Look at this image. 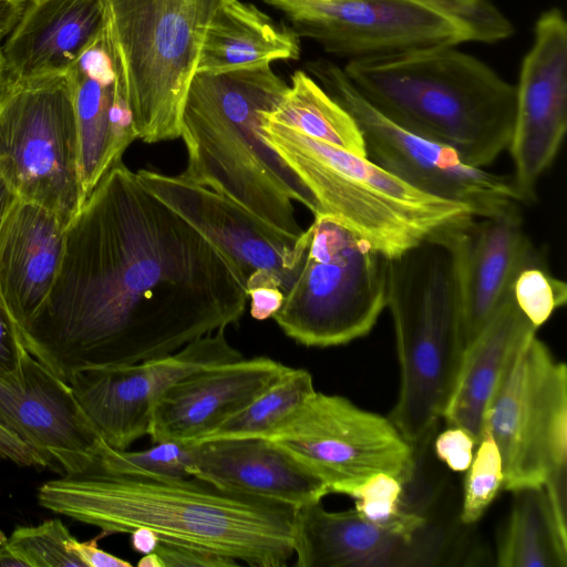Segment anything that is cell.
<instances>
[{"instance_id": "cell-21", "label": "cell", "mask_w": 567, "mask_h": 567, "mask_svg": "<svg viewBox=\"0 0 567 567\" xmlns=\"http://www.w3.org/2000/svg\"><path fill=\"white\" fill-rule=\"evenodd\" d=\"M66 74L76 120L80 182L87 198L137 138L106 22Z\"/></svg>"}, {"instance_id": "cell-42", "label": "cell", "mask_w": 567, "mask_h": 567, "mask_svg": "<svg viewBox=\"0 0 567 567\" xmlns=\"http://www.w3.org/2000/svg\"><path fill=\"white\" fill-rule=\"evenodd\" d=\"M16 199L17 195L0 175V226Z\"/></svg>"}, {"instance_id": "cell-17", "label": "cell", "mask_w": 567, "mask_h": 567, "mask_svg": "<svg viewBox=\"0 0 567 567\" xmlns=\"http://www.w3.org/2000/svg\"><path fill=\"white\" fill-rule=\"evenodd\" d=\"M0 417L47 466L78 475L101 470L110 446L69 383L29 352L14 378L0 383Z\"/></svg>"}, {"instance_id": "cell-43", "label": "cell", "mask_w": 567, "mask_h": 567, "mask_svg": "<svg viewBox=\"0 0 567 567\" xmlns=\"http://www.w3.org/2000/svg\"><path fill=\"white\" fill-rule=\"evenodd\" d=\"M0 567H27V564L4 543L1 533Z\"/></svg>"}, {"instance_id": "cell-22", "label": "cell", "mask_w": 567, "mask_h": 567, "mask_svg": "<svg viewBox=\"0 0 567 567\" xmlns=\"http://www.w3.org/2000/svg\"><path fill=\"white\" fill-rule=\"evenodd\" d=\"M105 22V0L27 1L1 44L7 83L68 73Z\"/></svg>"}, {"instance_id": "cell-10", "label": "cell", "mask_w": 567, "mask_h": 567, "mask_svg": "<svg viewBox=\"0 0 567 567\" xmlns=\"http://www.w3.org/2000/svg\"><path fill=\"white\" fill-rule=\"evenodd\" d=\"M0 175L18 198L54 213L65 227L84 205L66 73L7 83L0 100Z\"/></svg>"}, {"instance_id": "cell-45", "label": "cell", "mask_w": 567, "mask_h": 567, "mask_svg": "<svg viewBox=\"0 0 567 567\" xmlns=\"http://www.w3.org/2000/svg\"><path fill=\"white\" fill-rule=\"evenodd\" d=\"M4 37H6V34L0 32V100H1V97L3 95V92H4L6 86H7L4 60H3L2 49H1V44H2L1 42H2Z\"/></svg>"}, {"instance_id": "cell-39", "label": "cell", "mask_w": 567, "mask_h": 567, "mask_svg": "<svg viewBox=\"0 0 567 567\" xmlns=\"http://www.w3.org/2000/svg\"><path fill=\"white\" fill-rule=\"evenodd\" d=\"M66 545L82 560L84 567H132L130 561L102 550L96 539L81 543L72 537Z\"/></svg>"}, {"instance_id": "cell-40", "label": "cell", "mask_w": 567, "mask_h": 567, "mask_svg": "<svg viewBox=\"0 0 567 567\" xmlns=\"http://www.w3.org/2000/svg\"><path fill=\"white\" fill-rule=\"evenodd\" d=\"M250 316L256 320L272 318L284 302V292L277 287H259L247 292Z\"/></svg>"}, {"instance_id": "cell-34", "label": "cell", "mask_w": 567, "mask_h": 567, "mask_svg": "<svg viewBox=\"0 0 567 567\" xmlns=\"http://www.w3.org/2000/svg\"><path fill=\"white\" fill-rule=\"evenodd\" d=\"M512 291L517 307L537 329L567 302L565 281L554 277L546 266L523 269Z\"/></svg>"}, {"instance_id": "cell-5", "label": "cell", "mask_w": 567, "mask_h": 567, "mask_svg": "<svg viewBox=\"0 0 567 567\" xmlns=\"http://www.w3.org/2000/svg\"><path fill=\"white\" fill-rule=\"evenodd\" d=\"M260 134L333 219L388 259L440 240L476 216L466 204L426 194L360 156L261 114ZM316 216V215H315Z\"/></svg>"}, {"instance_id": "cell-19", "label": "cell", "mask_w": 567, "mask_h": 567, "mask_svg": "<svg viewBox=\"0 0 567 567\" xmlns=\"http://www.w3.org/2000/svg\"><path fill=\"white\" fill-rule=\"evenodd\" d=\"M442 240L453 257L466 348L512 292L518 274L546 264L520 214L475 217Z\"/></svg>"}, {"instance_id": "cell-1", "label": "cell", "mask_w": 567, "mask_h": 567, "mask_svg": "<svg viewBox=\"0 0 567 567\" xmlns=\"http://www.w3.org/2000/svg\"><path fill=\"white\" fill-rule=\"evenodd\" d=\"M247 301L225 256L120 161L68 225L55 281L21 338L68 383L172 354L237 323Z\"/></svg>"}, {"instance_id": "cell-41", "label": "cell", "mask_w": 567, "mask_h": 567, "mask_svg": "<svg viewBox=\"0 0 567 567\" xmlns=\"http://www.w3.org/2000/svg\"><path fill=\"white\" fill-rule=\"evenodd\" d=\"M131 540L133 549L145 555L155 551L159 537L152 529L140 527L131 533Z\"/></svg>"}, {"instance_id": "cell-13", "label": "cell", "mask_w": 567, "mask_h": 567, "mask_svg": "<svg viewBox=\"0 0 567 567\" xmlns=\"http://www.w3.org/2000/svg\"><path fill=\"white\" fill-rule=\"evenodd\" d=\"M268 440L320 478L329 494L378 473L405 487L420 463L389 417L317 391Z\"/></svg>"}, {"instance_id": "cell-11", "label": "cell", "mask_w": 567, "mask_h": 567, "mask_svg": "<svg viewBox=\"0 0 567 567\" xmlns=\"http://www.w3.org/2000/svg\"><path fill=\"white\" fill-rule=\"evenodd\" d=\"M310 74L357 122L367 157L411 186L473 208L477 217L520 214L525 203L512 175L466 165L453 148L414 134L380 113L355 89L342 68L319 59Z\"/></svg>"}, {"instance_id": "cell-47", "label": "cell", "mask_w": 567, "mask_h": 567, "mask_svg": "<svg viewBox=\"0 0 567 567\" xmlns=\"http://www.w3.org/2000/svg\"><path fill=\"white\" fill-rule=\"evenodd\" d=\"M29 1V0H28Z\"/></svg>"}, {"instance_id": "cell-29", "label": "cell", "mask_w": 567, "mask_h": 567, "mask_svg": "<svg viewBox=\"0 0 567 567\" xmlns=\"http://www.w3.org/2000/svg\"><path fill=\"white\" fill-rule=\"evenodd\" d=\"M315 392L313 379L309 371L288 367L245 409L221 423L203 441L269 439Z\"/></svg>"}, {"instance_id": "cell-27", "label": "cell", "mask_w": 567, "mask_h": 567, "mask_svg": "<svg viewBox=\"0 0 567 567\" xmlns=\"http://www.w3.org/2000/svg\"><path fill=\"white\" fill-rule=\"evenodd\" d=\"M498 540L499 567H566L567 533L557 524L543 486L515 491Z\"/></svg>"}, {"instance_id": "cell-24", "label": "cell", "mask_w": 567, "mask_h": 567, "mask_svg": "<svg viewBox=\"0 0 567 567\" xmlns=\"http://www.w3.org/2000/svg\"><path fill=\"white\" fill-rule=\"evenodd\" d=\"M65 229L54 213L18 197L0 226V293L20 334L52 289Z\"/></svg>"}, {"instance_id": "cell-38", "label": "cell", "mask_w": 567, "mask_h": 567, "mask_svg": "<svg viewBox=\"0 0 567 567\" xmlns=\"http://www.w3.org/2000/svg\"><path fill=\"white\" fill-rule=\"evenodd\" d=\"M0 457L23 466H47L44 460L34 453L1 417Z\"/></svg>"}, {"instance_id": "cell-4", "label": "cell", "mask_w": 567, "mask_h": 567, "mask_svg": "<svg viewBox=\"0 0 567 567\" xmlns=\"http://www.w3.org/2000/svg\"><path fill=\"white\" fill-rule=\"evenodd\" d=\"M343 71L380 113L466 165L484 168L508 147L516 86L455 47L349 60Z\"/></svg>"}, {"instance_id": "cell-18", "label": "cell", "mask_w": 567, "mask_h": 567, "mask_svg": "<svg viewBox=\"0 0 567 567\" xmlns=\"http://www.w3.org/2000/svg\"><path fill=\"white\" fill-rule=\"evenodd\" d=\"M444 547V535L432 525L417 535H405L365 519L355 509L330 512L321 502L296 508L298 567L433 566Z\"/></svg>"}, {"instance_id": "cell-37", "label": "cell", "mask_w": 567, "mask_h": 567, "mask_svg": "<svg viewBox=\"0 0 567 567\" xmlns=\"http://www.w3.org/2000/svg\"><path fill=\"white\" fill-rule=\"evenodd\" d=\"M475 445L474 439L456 426H450L434 441L436 456L455 472H465L470 467Z\"/></svg>"}, {"instance_id": "cell-2", "label": "cell", "mask_w": 567, "mask_h": 567, "mask_svg": "<svg viewBox=\"0 0 567 567\" xmlns=\"http://www.w3.org/2000/svg\"><path fill=\"white\" fill-rule=\"evenodd\" d=\"M38 502L105 534L145 527L159 540L204 547L251 567H285L293 555L296 507L225 491L196 477L154 478L99 470L44 483Z\"/></svg>"}, {"instance_id": "cell-12", "label": "cell", "mask_w": 567, "mask_h": 567, "mask_svg": "<svg viewBox=\"0 0 567 567\" xmlns=\"http://www.w3.org/2000/svg\"><path fill=\"white\" fill-rule=\"evenodd\" d=\"M485 424L499 450L502 488L515 492L567 477V368L536 333L512 359Z\"/></svg>"}, {"instance_id": "cell-36", "label": "cell", "mask_w": 567, "mask_h": 567, "mask_svg": "<svg viewBox=\"0 0 567 567\" xmlns=\"http://www.w3.org/2000/svg\"><path fill=\"white\" fill-rule=\"evenodd\" d=\"M25 352L18 326L0 293V383L16 377Z\"/></svg>"}, {"instance_id": "cell-26", "label": "cell", "mask_w": 567, "mask_h": 567, "mask_svg": "<svg viewBox=\"0 0 567 567\" xmlns=\"http://www.w3.org/2000/svg\"><path fill=\"white\" fill-rule=\"evenodd\" d=\"M299 56V37L292 29L277 27L254 4L228 0L208 27L197 72L254 68Z\"/></svg>"}, {"instance_id": "cell-46", "label": "cell", "mask_w": 567, "mask_h": 567, "mask_svg": "<svg viewBox=\"0 0 567 567\" xmlns=\"http://www.w3.org/2000/svg\"><path fill=\"white\" fill-rule=\"evenodd\" d=\"M16 1L19 2V3L24 4L28 0H16Z\"/></svg>"}, {"instance_id": "cell-30", "label": "cell", "mask_w": 567, "mask_h": 567, "mask_svg": "<svg viewBox=\"0 0 567 567\" xmlns=\"http://www.w3.org/2000/svg\"><path fill=\"white\" fill-rule=\"evenodd\" d=\"M340 494L354 499V509L362 517L393 532L417 535L431 525L425 515L404 505V485L389 474H374Z\"/></svg>"}, {"instance_id": "cell-44", "label": "cell", "mask_w": 567, "mask_h": 567, "mask_svg": "<svg viewBox=\"0 0 567 567\" xmlns=\"http://www.w3.org/2000/svg\"><path fill=\"white\" fill-rule=\"evenodd\" d=\"M138 567H164L156 551L145 554L137 563Z\"/></svg>"}, {"instance_id": "cell-20", "label": "cell", "mask_w": 567, "mask_h": 567, "mask_svg": "<svg viewBox=\"0 0 567 567\" xmlns=\"http://www.w3.org/2000/svg\"><path fill=\"white\" fill-rule=\"evenodd\" d=\"M287 368L267 357L200 368L172 384L157 400L147 435L153 443L200 442L245 409Z\"/></svg>"}, {"instance_id": "cell-15", "label": "cell", "mask_w": 567, "mask_h": 567, "mask_svg": "<svg viewBox=\"0 0 567 567\" xmlns=\"http://www.w3.org/2000/svg\"><path fill=\"white\" fill-rule=\"evenodd\" d=\"M225 330L165 357L76 371L68 383L104 441L113 449L126 450L147 435L154 405L172 384L200 368L244 358L228 342Z\"/></svg>"}, {"instance_id": "cell-6", "label": "cell", "mask_w": 567, "mask_h": 567, "mask_svg": "<svg viewBox=\"0 0 567 567\" xmlns=\"http://www.w3.org/2000/svg\"><path fill=\"white\" fill-rule=\"evenodd\" d=\"M386 308L400 365L399 395L388 417L420 461L465 350L453 257L442 239L389 259Z\"/></svg>"}, {"instance_id": "cell-16", "label": "cell", "mask_w": 567, "mask_h": 567, "mask_svg": "<svg viewBox=\"0 0 567 567\" xmlns=\"http://www.w3.org/2000/svg\"><path fill=\"white\" fill-rule=\"evenodd\" d=\"M515 86V120L507 150L515 187L529 203L567 131V22L559 9H548L537 19L534 42Z\"/></svg>"}, {"instance_id": "cell-25", "label": "cell", "mask_w": 567, "mask_h": 567, "mask_svg": "<svg viewBox=\"0 0 567 567\" xmlns=\"http://www.w3.org/2000/svg\"><path fill=\"white\" fill-rule=\"evenodd\" d=\"M537 328L517 307L513 291L466 346L442 417L465 430L476 445L491 402L522 343Z\"/></svg>"}, {"instance_id": "cell-8", "label": "cell", "mask_w": 567, "mask_h": 567, "mask_svg": "<svg viewBox=\"0 0 567 567\" xmlns=\"http://www.w3.org/2000/svg\"><path fill=\"white\" fill-rule=\"evenodd\" d=\"M298 37L349 60L495 43L514 33L489 0H264Z\"/></svg>"}, {"instance_id": "cell-23", "label": "cell", "mask_w": 567, "mask_h": 567, "mask_svg": "<svg viewBox=\"0 0 567 567\" xmlns=\"http://www.w3.org/2000/svg\"><path fill=\"white\" fill-rule=\"evenodd\" d=\"M193 477L221 489L293 507L321 502L327 485L268 439H216L190 444Z\"/></svg>"}, {"instance_id": "cell-28", "label": "cell", "mask_w": 567, "mask_h": 567, "mask_svg": "<svg viewBox=\"0 0 567 567\" xmlns=\"http://www.w3.org/2000/svg\"><path fill=\"white\" fill-rule=\"evenodd\" d=\"M265 114L302 134L367 156L362 133L348 111L306 71L291 76L280 103Z\"/></svg>"}, {"instance_id": "cell-33", "label": "cell", "mask_w": 567, "mask_h": 567, "mask_svg": "<svg viewBox=\"0 0 567 567\" xmlns=\"http://www.w3.org/2000/svg\"><path fill=\"white\" fill-rule=\"evenodd\" d=\"M477 445V451L466 470L460 515L464 525H472L484 515L503 485L499 450L486 424Z\"/></svg>"}, {"instance_id": "cell-35", "label": "cell", "mask_w": 567, "mask_h": 567, "mask_svg": "<svg viewBox=\"0 0 567 567\" xmlns=\"http://www.w3.org/2000/svg\"><path fill=\"white\" fill-rule=\"evenodd\" d=\"M155 551L164 567H234L241 564L220 553L167 540H159Z\"/></svg>"}, {"instance_id": "cell-32", "label": "cell", "mask_w": 567, "mask_h": 567, "mask_svg": "<svg viewBox=\"0 0 567 567\" xmlns=\"http://www.w3.org/2000/svg\"><path fill=\"white\" fill-rule=\"evenodd\" d=\"M4 543L27 564V567H84L66 543L73 536L58 518L38 526H18Z\"/></svg>"}, {"instance_id": "cell-31", "label": "cell", "mask_w": 567, "mask_h": 567, "mask_svg": "<svg viewBox=\"0 0 567 567\" xmlns=\"http://www.w3.org/2000/svg\"><path fill=\"white\" fill-rule=\"evenodd\" d=\"M101 470L122 475L182 480L193 477L194 463L190 444L164 441L143 451L111 447Z\"/></svg>"}, {"instance_id": "cell-14", "label": "cell", "mask_w": 567, "mask_h": 567, "mask_svg": "<svg viewBox=\"0 0 567 567\" xmlns=\"http://www.w3.org/2000/svg\"><path fill=\"white\" fill-rule=\"evenodd\" d=\"M143 186L208 239L230 262L246 292L277 287L284 295L302 264L307 229L285 233L233 199L207 187L150 169L136 173Z\"/></svg>"}, {"instance_id": "cell-7", "label": "cell", "mask_w": 567, "mask_h": 567, "mask_svg": "<svg viewBox=\"0 0 567 567\" xmlns=\"http://www.w3.org/2000/svg\"><path fill=\"white\" fill-rule=\"evenodd\" d=\"M228 0H105L137 138L176 140L208 27Z\"/></svg>"}, {"instance_id": "cell-3", "label": "cell", "mask_w": 567, "mask_h": 567, "mask_svg": "<svg viewBox=\"0 0 567 567\" xmlns=\"http://www.w3.org/2000/svg\"><path fill=\"white\" fill-rule=\"evenodd\" d=\"M288 85L270 64L196 72L181 121L187 162L181 178L215 190L271 226L303 234L292 200L313 216L318 203L285 161L262 140L264 112L274 111Z\"/></svg>"}, {"instance_id": "cell-9", "label": "cell", "mask_w": 567, "mask_h": 567, "mask_svg": "<svg viewBox=\"0 0 567 567\" xmlns=\"http://www.w3.org/2000/svg\"><path fill=\"white\" fill-rule=\"evenodd\" d=\"M307 231L301 267L272 319L305 347L367 336L386 308L389 259L326 215Z\"/></svg>"}]
</instances>
